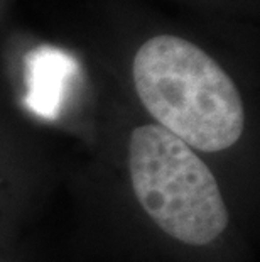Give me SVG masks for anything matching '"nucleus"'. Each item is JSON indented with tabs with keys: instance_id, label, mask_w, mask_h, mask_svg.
<instances>
[{
	"instance_id": "obj_1",
	"label": "nucleus",
	"mask_w": 260,
	"mask_h": 262,
	"mask_svg": "<svg viewBox=\"0 0 260 262\" xmlns=\"http://www.w3.org/2000/svg\"><path fill=\"white\" fill-rule=\"evenodd\" d=\"M132 76L142 105L186 146L218 152L245 127L240 92L226 71L186 39L160 34L140 46Z\"/></svg>"
},
{
	"instance_id": "obj_2",
	"label": "nucleus",
	"mask_w": 260,
	"mask_h": 262,
	"mask_svg": "<svg viewBox=\"0 0 260 262\" xmlns=\"http://www.w3.org/2000/svg\"><path fill=\"white\" fill-rule=\"evenodd\" d=\"M129 171L140 206L176 241L206 245L228 225V210L213 172L164 127L147 124L132 132Z\"/></svg>"
},
{
	"instance_id": "obj_3",
	"label": "nucleus",
	"mask_w": 260,
	"mask_h": 262,
	"mask_svg": "<svg viewBox=\"0 0 260 262\" xmlns=\"http://www.w3.org/2000/svg\"><path fill=\"white\" fill-rule=\"evenodd\" d=\"M76 71L78 63L61 49L51 46L32 49L26 56V105L37 115L56 119Z\"/></svg>"
}]
</instances>
